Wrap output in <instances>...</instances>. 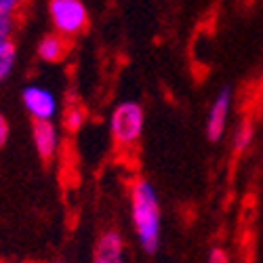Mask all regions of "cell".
I'll return each instance as SVG.
<instances>
[{
    "label": "cell",
    "instance_id": "9a60e30c",
    "mask_svg": "<svg viewBox=\"0 0 263 263\" xmlns=\"http://www.w3.org/2000/svg\"><path fill=\"white\" fill-rule=\"evenodd\" d=\"M9 135H11V128H9V120L5 118V114H0V147H3V145L7 143Z\"/></svg>",
    "mask_w": 263,
    "mask_h": 263
},
{
    "label": "cell",
    "instance_id": "3957f363",
    "mask_svg": "<svg viewBox=\"0 0 263 263\" xmlns=\"http://www.w3.org/2000/svg\"><path fill=\"white\" fill-rule=\"evenodd\" d=\"M49 17L55 32L74 38L89 26V9L82 0H51Z\"/></svg>",
    "mask_w": 263,
    "mask_h": 263
},
{
    "label": "cell",
    "instance_id": "277c9868",
    "mask_svg": "<svg viewBox=\"0 0 263 263\" xmlns=\"http://www.w3.org/2000/svg\"><path fill=\"white\" fill-rule=\"evenodd\" d=\"M21 103L32 120H53L59 112V101L55 93L40 84H28L21 91Z\"/></svg>",
    "mask_w": 263,
    "mask_h": 263
},
{
    "label": "cell",
    "instance_id": "2e32d148",
    "mask_svg": "<svg viewBox=\"0 0 263 263\" xmlns=\"http://www.w3.org/2000/svg\"><path fill=\"white\" fill-rule=\"evenodd\" d=\"M51 263H63V261H51Z\"/></svg>",
    "mask_w": 263,
    "mask_h": 263
},
{
    "label": "cell",
    "instance_id": "6da1fadb",
    "mask_svg": "<svg viewBox=\"0 0 263 263\" xmlns=\"http://www.w3.org/2000/svg\"><path fill=\"white\" fill-rule=\"evenodd\" d=\"M130 221L143 253L156 255L162 242V209L156 187L147 179L130 185Z\"/></svg>",
    "mask_w": 263,
    "mask_h": 263
},
{
    "label": "cell",
    "instance_id": "5bb4252c",
    "mask_svg": "<svg viewBox=\"0 0 263 263\" xmlns=\"http://www.w3.org/2000/svg\"><path fill=\"white\" fill-rule=\"evenodd\" d=\"M209 263H230V257H228V253L223 249L215 247L211 251V255H209Z\"/></svg>",
    "mask_w": 263,
    "mask_h": 263
},
{
    "label": "cell",
    "instance_id": "8992f818",
    "mask_svg": "<svg viewBox=\"0 0 263 263\" xmlns=\"http://www.w3.org/2000/svg\"><path fill=\"white\" fill-rule=\"evenodd\" d=\"M32 139L42 160L55 158L59 149V128L53 120H32Z\"/></svg>",
    "mask_w": 263,
    "mask_h": 263
},
{
    "label": "cell",
    "instance_id": "8fae6325",
    "mask_svg": "<svg viewBox=\"0 0 263 263\" xmlns=\"http://www.w3.org/2000/svg\"><path fill=\"white\" fill-rule=\"evenodd\" d=\"M253 135H255V126L251 120H242L238 124L236 128V133H234V149L236 152H245L249 149V145L253 143Z\"/></svg>",
    "mask_w": 263,
    "mask_h": 263
},
{
    "label": "cell",
    "instance_id": "9c48e42d",
    "mask_svg": "<svg viewBox=\"0 0 263 263\" xmlns=\"http://www.w3.org/2000/svg\"><path fill=\"white\" fill-rule=\"evenodd\" d=\"M63 128L68 133H78V130L84 126L86 122V109L80 101H72L68 107L63 109Z\"/></svg>",
    "mask_w": 263,
    "mask_h": 263
},
{
    "label": "cell",
    "instance_id": "4fadbf2b",
    "mask_svg": "<svg viewBox=\"0 0 263 263\" xmlns=\"http://www.w3.org/2000/svg\"><path fill=\"white\" fill-rule=\"evenodd\" d=\"M21 5H24V0H0V13L15 15Z\"/></svg>",
    "mask_w": 263,
    "mask_h": 263
},
{
    "label": "cell",
    "instance_id": "7c38bea8",
    "mask_svg": "<svg viewBox=\"0 0 263 263\" xmlns=\"http://www.w3.org/2000/svg\"><path fill=\"white\" fill-rule=\"evenodd\" d=\"M13 32H15V15L0 13V42L11 40Z\"/></svg>",
    "mask_w": 263,
    "mask_h": 263
},
{
    "label": "cell",
    "instance_id": "5b68a950",
    "mask_svg": "<svg viewBox=\"0 0 263 263\" xmlns=\"http://www.w3.org/2000/svg\"><path fill=\"white\" fill-rule=\"evenodd\" d=\"M230 107H232V89L223 86L217 93L211 109H209V118H206V139L209 141H219L226 133L228 126V116H230Z\"/></svg>",
    "mask_w": 263,
    "mask_h": 263
},
{
    "label": "cell",
    "instance_id": "ba28073f",
    "mask_svg": "<svg viewBox=\"0 0 263 263\" xmlns=\"http://www.w3.org/2000/svg\"><path fill=\"white\" fill-rule=\"evenodd\" d=\"M38 57L47 63H57L61 59H65L70 51V38L63 36L59 32H53V34H47L42 36L40 42H38Z\"/></svg>",
    "mask_w": 263,
    "mask_h": 263
},
{
    "label": "cell",
    "instance_id": "52a82bcc",
    "mask_svg": "<svg viewBox=\"0 0 263 263\" xmlns=\"http://www.w3.org/2000/svg\"><path fill=\"white\" fill-rule=\"evenodd\" d=\"M93 263H126L124 240L116 230H107L97 238Z\"/></svg>",
    "mask_w": 263,
    "mask_h": 263
},
{
    "label": "cell",
    "instance_id": "7a4b0ae2",
    "mask_svg": "<svg viewBox=\"0 0 263 263\" xmlns=\"http://www.w3.org/2000/svg\"><path fill=\"white\" fill-rule=\"evenodd\" d=\"M145 114L137 101H122L112 109L109 116V135L120 147L135 145L143 135Z\"/></svg>",
    "mask_w": 263,
    "mask_h": 263
},
{
    "label": "cell",
    "instance_id": "30bf717a",
    "mask_svg": "<svg viewBox=\"0 0 263 263\" xmlns=\"http://www.w3.org/2000/svg\"><path fill=\"white\" fill-rule=\"evenodd\" d=\"M15 61H17V47L13 45V40L0 42V84L13 74Z\"/></svg>",
    "mask_w": 263,
    "mask_h": 263
}]
</instances>
